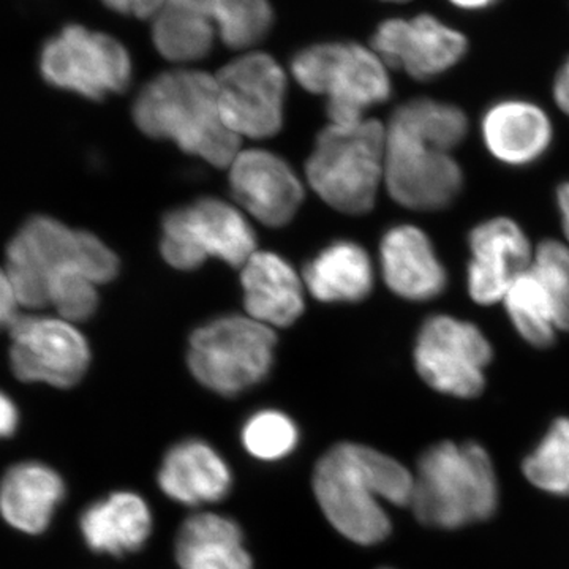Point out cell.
<instances>
[{
  "label": "cell",
  "mask_w": 569,
  "mask_h": 569,
  "mask_svg": "<svg viewBox=\"0 0 569 569\" xmlns=\"http://www.w3.org/2000/svg\"><path fill=\"white\" fill-rule=\"evenodd\" d=\"M6 271L21 307H50L56 317L78 325L96 313L97 291L116 279L119 260L97 236L37 216L7 247Z\"/></svg>",
  "instance_id": "cell-1"
},
{
  "label": "cell",
  "mask_w": 569,
  "mask_h": 569,
  "mask_svg": "<svg viewBox=\"0 0 569 569\" xmlns=\"http://www.w3.org/2000/svg\"><path fill=\"white\" fill-rule=\"evenodd\" d=\"M313 492L325 518L355 545L391 533L385 503L410 507L415 475L396 459L358 443H340L318 460Z\"/></svg>",
  "instance_id": "cell-2"
},
{
  "label": "cell",
  "mask_w": 569,
  "mask_h": 569,
  "mask_svg": "<svg viewBox=\"0 0 569 569\" xmlns=\"http://www.w3.org/2000/svg\"><path fill=\"white\" fill-rule=\"evenodd\" d=\"M133 119L142 133L174 142L212 167H230L241 151V140L220 114L216 74L208 71H163L138 93Z\"/></svg>",
  "instance_id": "cell-3"
},
{
  "label": "cell",
  "mask_w": 569,
  "mask_h": 569,
  "mask_svg": "<svg viewBox=\"0 0 569 569\" xmlns=\"http://www.w3.org/2000/svg\"><path fill=\"white\" fill-rule=\"evenodd\" d=\"M497 503L496 470L479 445L441 441L419 459L410 507L426 526L459 529L489 519Z\"/></svg>",
  "instance_id": "cell-4"
},
{
  "label": "cell",
  "mask_w": 569,
  "mask_h": 569,
  "mask_svg": "<svg viewBox=\"0 0 569 569\" xmlns=\"http://www.w3.org/2000/svg\"><path fill=\"white\" fill-rule=\"evenodd\" d=\"M387 129L377 119L326 126L306 164L313 192L336 211L365 216L377 203L385 179Z\"/></svg>",
  "instance_id": "cell-5"
},
{
  "label": "cell",
  "mask_w": 569,
  "mask_h": 569,
  "mask_svg": "<svg viewBox=\"0 0 569 569\" xmlns=\"http://www.w3.org/2000/svg\"><path fill=\"white\" fill-rule=\"evenodd\" d=\"M291 73L306 91L325 97L332 126H353L367 111L388 102L392 84L387 63L355 41H328L299 51Z\"/></svg>",
  "instance_id": "cell-6"
},
{
  "label": "cell",
  "mask_w": 569,
  "mask_h": 569,
  "mask_svg": "<svg viewBox=\"0 0 569 569\" xmlns=\"http://www.w3.org/2000/svg\"><path fill=\"white\" fill-rule=\"evenodd\" d=\"M272 328L249 316L213 318L190 336V372L217 395L238 396L257 387L274 365Z\"/></svg>",
  "instance_id": "cell-7"
},
{
  "label": "cell",
  "mask_w": 569,
  "mask_h": 569,
  "mask_svg": "<svg viewBox=\"0 0 569 569\" xmlns=\"http://www.w3.org/2000/svg\"><path fill=\"white\" fill-rule=\"evenodd\" d=\"M160 252L179 271H193L209 258L242 268L257 252V236L236 206L219 198H200L163 217Z\"/></svg>",
  "instance_id": "cell-8"
},
{
  "label": "cell",
  "mask_w": 569,
  "mask_h": 569,
  "mask_svg": "<svg viewBox=\"0 0 569 569\" xmlns=\"http://www.w3.org/2000/svg\"><path fill=\"white\" fill-rule=\"evenodd\" d=\"M385 179L389 197L411 211H441L463 189V171L451 151L388 123Z\"/></svg>",
  "instance_id": "cell-9"
},
{
  "label": "cell",
  "mask_w": 569,
  "mask_h": 569,
  "mask_svg": "<svg viewBox=\"0 0 569 569\" xmlns=\"http://www.w3.org/2000/svg\"><path fill=\"white\" fill-rule=\"evenodd\" d=\"M492 356L479 326L443 313L422 323L413 353L419 377L441 395L459 399L481 395Z\"/></svg>",
  "instance_id": "cell-10"
},
{
  "label": "cell",
  "mask_w": 569,
  "mask_h": 569,
  "mask_svg": "<svg viewBox=\"0 0 569 569\" xmlns=\"http://www.w3.org/2000/svg\"><path fill=\"white\" fill-rule=\"evenodd\" d=\"M40 69L56 88L92 100L122 92L132 80V59L121 41L82 26H69L44 44Z\"/></svg>",
  "instance_id": "cell-11"
},
{
  "label": "cell",
  "mask_w": 569,
  "mask_h": 569,
  "mask_svg": "<svg viewBox=\"0 0 569 569\" xmlns=\"http://www.w3.org/2000/svg\"><path fill=\"white\" fill-rule=\"evenodd\" d=\"M224 126L239 138L266 140L282 130L287 73L272 56L246 52L216 74Z\"/></svg>",
  "instance_id": "cell-12"
},
{
  "label": "cell",
  "mask_w": 569,
  "mask_h": 569,
  "mask_svg": "<svg viewBox=\"0 0 569 569\" xmlns=\"http://www.w3.org/2000/svg\"><path fill=\"white\" fill-rule=\"evenodd\" d=\"M9 329L11 369L21 381L71 388L88 372L91 348L77 325L56 316H18Z\"/></svg>",
  "instance_id": "cell-13"
},
{
  "label": "cell",
  "mask_w": 569,
  "mask_h": 569,
  "mask_svg": "<svg viewBox=\"0 0 569 569\" xmlns=\"http://www.w3.org/2000/svg\"><path fill=\"white\" fill-rule=\"evenodd\" d=\"M372 50L388 69L406 71L417 81H429L466 58L468 39L436 14L421 13L410 20L391 18L381 22L372 37Z\"/></svg>",
  "instance_id": "cell-14"
},
{
  "label": "cell",
  "mask_w": 569,
  "mask_h": 569,
  "mask_svg": "<svg viewBox=\"0 0 569 569\" xmlns=\"http://www.w3.org/2000/svg\"><path fill=\"white\" fill-rule=\"evenodd\" d=\"M467 290L478 306L503 301L512 282L529 271L535 250L516 220L492 217L468 234Z\"/></svg>",
  "instance_id": "cell-15"
},
{
  "label": "cell",
  "mask_w": 569,
  "mask_h": 569,
  "mask_svg": "<svg viewBox=\"0 0 569 569\" xmlns=\"http://www.w3.org/2000/svg\"><path fill=\"white\" fill-rule=\"evenodd\" d=\"M230 170L234 200L258 222L282 228L305 201V186L282 157L266 149L239 151Z\"/></svg>",
  "instance_id": "cell-16"
},
{
  "label": "cell",
  "mask_w": 569,
  "mask_h": 569,
  "mask_svg": "<svg viewBox=\"0 0 569 569\" xmlns=\"http://www.w3.org/2000/svg\"><path fill=\"white\" fill-rule=\"evenodd\" d=\"M380 263L389 290L407 301H432L447 290V268L429 236L415 224L389 228L381 239Z\"/></svg>",
  "instance_id": "cell-17"
},
{
  "label": "cell",
  "mask_w": 569,
  "mask_h": 569,
  "mask_svg": "<svg viewBox=\"0 0 569 569\" xmlns=\"http://www.w3.org/2000/svg\"><path fill=\"white\" fill-rule=\"evenodd\" d=\"M481 134L486 149L497 162L522 168L539 162L549 151L553 126L539 104L509 97L485 111Z\"/></svg>",
  "instance_id": "cell-18"
},
{
  "label": "cell",
  "mask_w": 569,
  "mask_h": 569,
  "mask_svg": "<svg viewBox=\"0 0 569 569\" xmlns=\"http://www.w3.org/2000/svg\"><path fill=\"white\" fill-rule=\"evenodd\" d=\"M247 316L269 328H288L305 312V280L283 257L254 252L241 268Z\"/></svg>",
  "instance_id": "cell-19"
},
{
  "label": "cell",
  "mask_w": 569,
  "mask_h": 569,
  "mask_svg": "<svg viewBox=\"0 0 569 569\" xmlns=\"http://www.w3.org/2000/svg\"><path fill=\"white\" fill-rule=\"evenodd\" d=\"M159 486L186 507L217 503L230 493L233 475L227 460L203 440L179 441L163 458Z\"/></svg>",
  "instance_id": "cell-20"
},
{
  "label": "cell",
  "mask_w": 569,
  "mask_h": 569,
  "mask_svg": "<svg viewBox=\"0 0 569 569\" xmlns=\"http://www.w3.org/2000/svg\"><path fill=\"white\" fill-rule=\"evenodd\" d=\"M66 497V482L54 468L21 462L0 479V516L13 529L40 535L50 527Z\"/></svg>",
  "instance_id": "cell-21"
},
{
  "label": "cell",
  "mask_w": 569,
  "mask_h": 569,
  "mask_svg": "<svg viewBox=\"0 0 569 569\" xmlns=\"http://www.w3.org/2000/svg\"><path fill=\"white\" fill-rule=\"evenodd\" d=\"M82 538L97 553L121 557L137 552L152 533V512L138 493L112 492L84 509Z\"/></svg>",
  "instance_id": "cell-22"
},
{
  "label": "cell",
  "mask_w": 569,
  "mask_h": 569,
  "mask_svg": "<svg viewBox=\"0 0 569 569\" xmlns=\"http://www.w3.org/2000/svg\"><path fill=\"white\" fill-rule=\"evenodd\" d=\"M176 560L181 569H253L242 530L216 512H198L182 523Z\"/></svg>",
  "instance_id": "cell-23"
},
{
  "label": "cell",
  "mask_w": 569,
  "mask_h": 569,
  "mask_svg": "<svg viewBox=\"0 0 569 569\" xmlns=\"http://www.w3.org/2000/svg\"><path fill=\"white\" fill-rule=\"evenodd\" d=\"M305 284L321 302L365 301L372 291L376 274L369 253L353 241H336L307 263Z\"/></svg>",
  "instance_id": "cell-24"
},
{
  "label": "cell",
  "mask_w": 569,
  "mask_h": 569,
  "mask_svg": "<svg viewBox=\"0 0 569 569\" xmlns=\"http://www.w3.org/2000/svg\"><path fill=\"white\" fill-rule=\"evenodd\" d=\"M216 28L231 50L249 51L271 31L274 10L269 0H178Z\"/></svg>",
  "instance_id": "cell-25"
},
{
  "label": "cell",
  "mask_w": 569,
  "mask_h": 569,
  "mask_svg": "<svg viewBox=\"0 0 569 569\" xmlns=\"http://www.w3.org/2000/svg\"><path fill=\"white\" fill-rule=\"evenodd\" d=\"M216 37L211 22L178 0H167L152 18L153 44L170 62L201 61L212 51Z\"/></svg>",
  "instance_id": "cell-26"
},
{
  "label": "cell",
  "mask_w": 569,
  "mask_h": 569,
  "mask_svg": "<svg viewBox=\"0 0 569 569\" xmlns=\"http://www.w3.org/2000/svg\"><path fill=\"white\" fill-rule=\"evenodd\" d=\"M501 302L509 321L529 346L548 348L556 342L559 332L556 312L545 287L531 268L512 282Z\"/></svg>",
  "instance_id": "cell-27"
},
{
  "label": "cell",
  "mask_w": 569,
  "mask_h": 569,
  "mask_svg": "<svg viewBox=\"0 0 569 569\" xmlns=\"http://www.w3.org/2000/svg\"><path fill=\"white\" fill-rule=\"evenodd\" d=\"M389 123L437 142L451 152L462 144L468 133L466 112L456 104L433 99H413L400 104Z\"/></svg>",
  "instance_id": "cell-28"
},
{
  "label": "cell",
  "mask_w": 569,
  "mask_h": 569,
  "mask_svg": "<svg viewBox=\"0 0 569 569\" xmlns=\"http://www.w3.org/2000/svg\"><path fill=\"white\" fill-rule=\"evenodd\" d=\"M523 475L535 488L569 496V418H560L550 426L548 436L523 460Z\"/></svg>",
  "instance_id": "cell-29"
},
{
  "label": "cell",
  "mask_w": 569,
  "mask_h": 569,
  "mask_svg": "<svg viewBox=\"0 0 569 569\" xmlns=\"http://www.w3.org/2000/svg\"><path fill=\"white\" fill-rule=\"evenodd\" d=\"M242 445L252 458L277 462L288 458L299 443V429L282 411L263 410L247 419Z\"/></svg>",
  "instance_id": "cell-30"
},
{
  "label": "cell",
  "mask_w": 569,
  "mask_h": 569,
  "mask_svg": "<svg viewBox=\"0 0 569 569\" xmlns=\"http://www.w3.org/2000/svg\"><path fill=\"white\" fill-rule=\"evenodd\" d=\"M531 271L552 302L559 331L569 332V246L557 239L539 242Z\"/></svg>",
  "instance_id": "cell-31"
},
{
  "label": "cell",
  "mask_w": 569,
  "mask_h": 569,
  "mask_svg": "<svg viewBox=\"0 0 569 569\" xmlns=\"http://www.w3.org/2000/svg\"><path fill=\"white\" fill-rule=\"evenodd\" d=\"M102 2L116 13L140 18V20H152L167 0H102Z\"/></svg>",
  "instance_id": "cell-32"
},
{
  "label": "cell",
  "mask_w": 569,
  "mask_h": 569,
  "mask_svg": "<svg viewBox=\"0 0 569 569\" xmlns=\"http://www.w3.org/2000/svg\"><path fill=\"white\" fill-rule=\"evenodd\" d=\"M20 307L6 268H0V328L3 326L10 328V325L18 318Z\"/></svg>",
  "instance_id": "cell-33"
},
{
  "label": "cell",
  "mask_w": 569,
  "mask_h": 569,
  "mask_svg": "<svg viewBox=\"0 0 569 569\" xmlns=\"http://www.w3.org/2000/svg\"><path fill=\"white\" fill-rule=\"evenodd\" d=\"M552 93L557 107L569 118V58L557 70L556 78H553Z\"/></svg>",
  "instance_id": "cell-34"
},
{
  "label": "cell",
  "mask_w": 569,
  "mask_h": 569,
  "mask_svg": "<svg viewBox=\"0 0 569 569\" xmlns=\"http://www.w3.org/2000/svg\"><path fill=\"white\" fill-rule=\"evenodd\" d=\"M20 415L13 400L0 391V438L13 436Z\"/></svg>",
  "instance_id": "cell-35"
},
{
  "label": "cell",
  "mask_w": 569,
  "mask_h": 569,
  "mask_svg": "<svg viewBox=\"0 0 569 569\" xmlns=\"http://www.w3.org/2000/svg\"><path fill=\"white\" fill-rule=\"evenodd\" d=\"M557 208H559L561 230L569 246V181L560 183L557 189Z\"/></svg>",
  "instance_id": "cell-36"
},
{
  "label": "cell",
  "mask_w": 569,
  "mask_h": 569,
  "mask_svg": "<svg viewBox=\"0 0 569 569\" xmlns=\"http://www.w3.org/2000/svg\"><path fill=\"white\" fill-rule=\"evenodd\" d=\"M455 9L462 11H485L492 9L500 0H448Z\"/></svg>",
  "instance_id": "cell-37"
},
{
  "label": "cell",
  "mask_w": 569,
  "mask_h": 569,
  "mask_svg": "<svg viewBox=\"0 0 569 569\" xmlns=\"http://www.w3.org/2000/svg\"><path fill=\"white\" fill-rule=\"evenodd\" d=\"M385 2L406 3V2H410V0H385Z\"/></svg>",
  "instance_id": "cell-38"
},
{
  "label": "cell",
  "mask_w": 569,
  "mask_h": 569,
  "mask_svg": "<svg viewBox=\"0 0 569 569\" xmlns=\"http://www.w3.org/2000/svg\"><path fill=\"white\" fill-rule=\"evenodd\" d=\"M383 569H388V568H383Z\"/></svg>",
  "instance_id": "cell-39"
}]
</instances>
